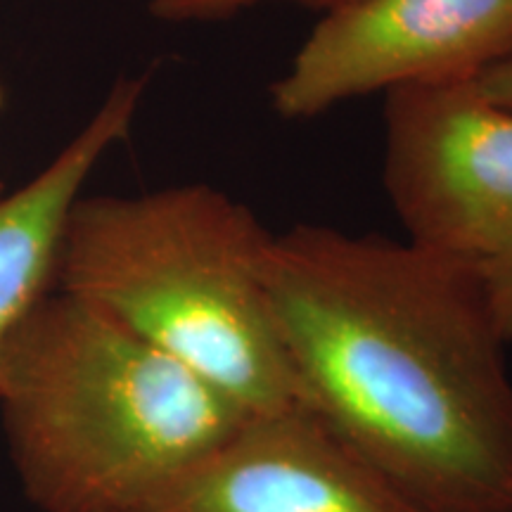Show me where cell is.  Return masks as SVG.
Masks as SVG:
<instances>
[{"instance_id":"277c9868","label":"cell","mask_w":512,"mask_h":512,"mask_svg":"<svg viewBox=\"0 0 512 512\" xmlns=\"http://www.w3.org/2000/svg\"><path fill=\"white\" fill-rule=\"evenodd\" d=\"M384 190L406 240L484 266L512 252V110L472 81L384 95Z\"/></svg>"},{"instance_id":"6da1fadb","label":"cell","mask_w":512,"mask_h":512,"mask_svg":"<svg viewBox=\"0 0 512 512\" xmlns=\"http://www.w3.org/2000/svg\"><path fill=\"white\" fill-rule=\"evenodd\" d=\"M268 299L297 403L430 512H512V380L477 266L304 223Z\"/></svg>"},{"instance_id":"7a4b0ae2","label":"cell","mask_w":512,"mask_h":512,"mask_svg":"<svg viewBox=\"0 0 512 512\" xmlns=\"http://www.w3.org/2000/svg\"><path fill=\"white\" fill-rule=\"evenodd\" d=\"M10 460L41 512H138L252 415L67 292H48L0 368Z\"/></svg>"},{"instance_id":"8992f818","label":"cell","mask_w":512,"mask_h":512,"mask_svg":"<svg viewBox=\"0 0 512 512\" xmlns=\"http://www.w3.org/2000/svg\"><path fill=\"white\" fill-rule=\"evenodd\" d=\"M138 512H430L302 406L252 415Z\"/></svg>"},{"instance_id":"3957f363","label":"cell","mask_w":512,"mask_h":512,"mask_svg":"<svg viewBox=\"0 0 512 512\" xmlns=\"http://www.w3.org/2000/svg\"><path fill=\"white\" fill-rule=\"evenodd\" d=\"M273 233L204 183L79 197L53 285L166 356L249 415L299 406L268 299Z\"/></svg>"},{"instance_id":"5b68a950","label":"cell","mask_w":512,"mask_h":512,"mask_svg":"<svg viewBox=\"0 0 512 512\" xmlns=\"http://www.w3.org/2000/svg\"><path fill=\"white\" fill-rule=\"evenodd\" d=\"M512 60V0H349L325 10L271 86L287 121L363 95L475 81Z\"/></svg>"},{"instance_id":"52a82bcc","label":"cell","mask_w":512,"mask_h":512,"mask_svg":"<svg viewBox=\"0 0 512 512\" xmlns=\"http://www.w3.org/2000/svg\"><path fill=\"white\" fill-rule=\"evenodd\" d=\"M145 76L121 79L64 150L36 178L0 197V368L17 325L55 280L64 221L83 183L138 117Z\"/></svg>"},{"instance_id":"9c48e42d","label":"cell","mask_w":512,"mask_h":512,"mask_svg":"<svg viewBox=\"0 0 512 512\" xmlns=\"http://www.w3.org/2000/svg\"><path fill=\"white\" fill-rule=\"evenodd\" d=\"M477 268L484 278L486 297H489L498 330L505 342L512 344V252Z\"/></svg>"},{"instance_id":"30bf717a","label":"cell","mask_w":512,"mask_h":512,"mask_svg":"<svg viewBox=\"0 0 512 512\" xmlns=\"http://www.w3.org/2000/svg\"><path fill=\"white\" fill-rule=\"evenodd\" d=\"M472 83H475L477 91L486 95V98L512 110V60L486 69V72L482 76H477Z\"/></svg>"},{"instance_id":"ba28073f","label":"cell","mask_w":512,"mask_h":512,"mask_svg":"<svg viewBox=\"0 0 512 512\" xmlns=\"http://www.w3.org/2000/svg\"><path fill=\"white\" fill-rule=\"evenodd\" d=\"M259 3H266V0H150V12L162 22H214V19L238 15ZM290 3L330 10L349 0H290Z\"/></svg>"},{"instance_id":"8fae6325","label":"cell","mask_w":512,"mask_h":512,"mask_svg":"<svg viewBox=\"0 0 512 512\" xmlns=\"http://www.w3.org/2000/svg\"><path fill=\"white\" fill-rule=\"evenodd\" d=\"M0 102H3V91H0Z\"/></svg>"}]
</instances>
